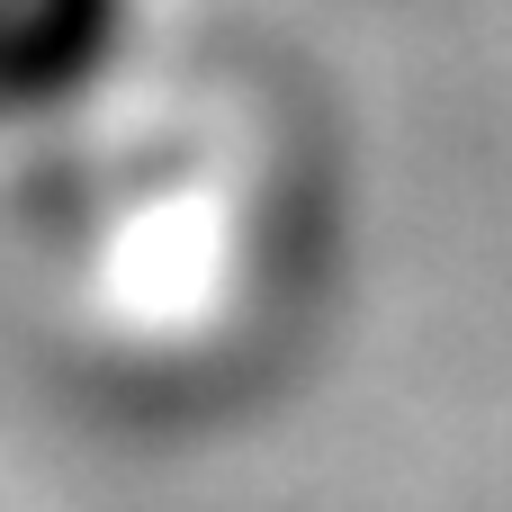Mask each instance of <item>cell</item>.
Segmentation results:
<instances>
[{
	"label": "cell",
	"instance_id": "1",
	"mask_svg": "<svg viewBox=\"0 0 512 512\" xmlns=\"http://www.w3.org/2000/svg\"><path fill=\"white\" fill-rule=\"evenodd\" d=\"M144 0H0V126L81 108L135 45Z\"/></svg>",
	"mask_w": 512,
	"mask_h": 512
}]
</instances>
